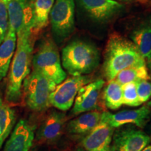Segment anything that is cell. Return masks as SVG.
I'll return each mask as SVG.
<instances>
[{
  "label": "cell",
  "instance_id": "cell-1",
  "mask_svg": "<svg viewBox=\"0 0 151 151\" xmlns=\"http://www.w3.org/2000/svg\"><path fill=\"white\" fill-rule=\"evenodd\" d=\"M143 65H146L145 58L132 41L117 34L110 36L106 46L103 64L104 74L107 80L115 79L123 69Z\"/></svg>",
  "mask_w": 151,
  "mask_h": 151
},
{
  "label": "cell",
  "instance_id": "cell-2",
  "mask_svg": "<svg viewBox=\"0 0 151 151\" xmlns=\"http://www.w3.org/2000/svg\"><path fill=\"white\" fill-rule=\"evenodd\" d=\"M32 33V32L27 30L17 34V48L11 64L5 94L6 100L9 103L20 102L22 83L30 73L33 51Z\"/></svg>",
  "mask_w": 151,
  "mask_h": 151
},
{
  "label": "cell",
  "instance_id": "cell-3",
  "mask_svg": "<svg viewBox=\"0 0 151 151\" xmlns=\"http://www.w3.org/2000/svg\"><path fill=\"white\" fill-rule=\"evenodd\" d=\"M99 61L98 49L86 41H72L62 49V67L71 76H83L91 73L98 67Z\"/></svg>",
  "mask_w": 151,
  "mask_h": 151
},
{
  "label": "cell",
  "instance_id": "cell-4",
  "mask_svg": "<svg viewBox=\"0 0 151 151\" xmlns=\"http://www.w3.org/2000/svg\"><path fill=\"white\" fill-rule=\"evenodd\" d=\"M57 85L42 73L33 70L23 81L25 104L31 110L43 111L50 106V96Z\"/></svg>",
  "mask_w": 151,
  "mask_h": 151
},
{
  "label": "cell",
  "instance_id": "cell-5",
  "mask_svg": "<svg viewBox=\"0 0 151 151\" xmlns=\"http://www.w3.org/2000/svg\"><path fill=\"white\" fill-rule=\"evenodd\" d=\"M33 70L39 71L52 80L56 85L67 78L62 67L58 48L51 39H43L32 56Z\"/></svg>",
  "mask_w": 151,
  "mask_h": 151
},
{
  "label": "cell",
  "instance_id": "cell-6",
  "mask_svg": "<svg viewBox=\"0 0 151 151\" xmlns=\"http://www.w3.org/2000/svg\"><path fill=\"white\" fill-rule=\"evenodd\" d=\"M49 16L52 34L56 40L62 41L65 39L74 29V0H56Z\"/></svg>",
  "mask_w": 151,
  "mask_h": 151
},
{
  "label": "cell",
  "instance_id": "cell-7",
  "mask_svg": "<svg viewBox=\"0 0 151 151\" xmlns=\"http://www.w3.org/2000/svg\"><path fill=\"white\" fill-rule=\"evenodd\" d=\"M90 82V78L87 76H71L66 78L55 88L50 96V105L62 111L71 108L79 90Z\"/></svg>",
  "mask_w": 151,
  "mask_h": 151
},
{
  "label": "cell",
  "instance_id": "cell-8",
  "mask_svg": "<svg viewBox=\"0 0 151 151\" xmlns=\"http://www.w3.org/2000/svg\"><path fill=\"white\" fill-rule=\"evenodd\" d=\"M108 111L101 113L97 125L82 139L81 147L88 151H109L115 128L109 121Z\"/></svg>",
  "mask_w": 151,
  "mask_h": 151
},
{
  "label": "cell",
  "instance_id": "cell-9",
  "mask_svg": "<svg viewBox=\"0 0 151 151\" xmlns=\"http://www.w3.org/2000/svg\"><path fill=\"white\" fill-rule=\"evenodd\" d=\"M113 132L111 151H141L150 142V137L133 127H118Z\"/></svg>",
  "mask_w": 151,
  "mask_h": 151
},
{
  "label": "cell",
  "instance_id": "cell-10",
  "mask_svg": "<svg viewBox=\"0 0 151 151\" xmlns=\"http://www.w3.org/2000/svg\"><path fill=\"white\" fill-rule=\"evenodd\" d=\"M9 26L17 34L23 31L32 32L35 13L34 0H11L7 6Z\"/></svg>",
  "mask_w": 151,
  "mask_h": 151
},
{
  "label": "cell",
  "instance_id": "cell-11",
  "mask_svg": "<svg viewBox=\"0 0 151 151\" xmlns=\"http://www.w3.org/2000/svg\"><path fill=\"white\" fill-rule=\"evenodd\" d=\"M79 7L94 22H107L123 10V5L113 0H76Z\"/></svg>",
  "mask_w": 151,
  "mask_h": 151
},
{
  "label": "cell",
  "instance_id": "cell-12",
  "mask_svg": "<svg viewBox=\"0 0 151 151\" xmlns=\"http://www.w3.org/2000/svg\"><path fill=\"white\" fill-rule=\"evenodd\" d=\"M67 116L62 111L52 110L43 119L37 129L36 139L41 143L52 144L62 137Z\"/></svg>",
  "mask_w": 151,
  "mask_h": 151
},
{
  "label": "cell",
  "instance_id": "cell-13",
  "mask_svg": "<svg viewBox=\"0 0 151 151\" xmlns=\"http://www.w3.org/2000/svg\"><path fill=\"white\" fill-rule=\"evenodd\" d=\"M104 84V81L98 79L83 86L75 98L71 113L76 115L97 109L100 92Z\"/></svg>",
  "mask_w": 151,
  "mask_h": 151
},
{
  "label": "cell",
  "instance_id": "cell-14",
  "mask_svg": "<svg viewBox=\"0 0 151 151\" xmlns=\"http://www.w3.org/2000/svg\"><path fill=\"white\" fill-rule=\"evenodd\" d=\"M35 127L27 120H19L2 151H29L35 139Z\"/></svg>",
  "mask_w": 151,
  "mask_h": 151
},
{
  "label": "cell",
  "instance_id": "cell-15",
  "mask_svg": "<svg viewBox=\"0 0 151 151\" xmlns=\"http://www.w3.org/2000/svg\"><path fill=\"white\" fill-rule=\"evenodd\" d=\"M150 108L148 105L134 110H124L111 114L109 113V121L114 128H118L128 124H134L139 128H143L150 120Z\"/></svg>",
  "mask_w": 151,
  "mask_h": 151
},
{
  "label": "cell",
  "instance_id": "cell-16",
  "mask_svg": "<svg viewBox=\"0 0 151 151\" xmlns=\"http://www.w3.org/2000/svg\"><path fill=\"white\" fill-rule=\"evenodd\" d=\"M16 31L9 26L6 35L0 44V81L8 73L10 64L16 48Z\"/></svg>",
  "mask_w": 151,
  "mask_h": 151
},
{
  "label": "cell",
  "instance_id": "cell-17",
  "mask_svg": "<svg viewBox=\"0 0 151 151\" xmlns=\"http://www.w3.org/2000/svg\"><path fill=\"white\" fill-rule=\"evenodd\" d=\"M101 116V113L98 111L86 112L68 123L67 132L74 135L88 134L99 123Z\"/></svg>",
  "mask_w": 151,
  "mask_h": 151
},
{
  "label": "cell",
  "instance_id": "cell-18",
  "mask_svg": "<svg viewBox=\"0 0 151 151\" xmlns=\"http://www.w3.org/2000/svg\"><path fill=\"white\" fill-rule=\"evenodd\" d=\"M130 37L141 55L146 58L151 50V16L141 22Z\"/></svg>",
  "mask_w": 151,
  "mask_h": 151
},
{
  "label": "cell",
  "instance_id": "cell-19",
  "mask_svg": "<svg viewBox=\"0 0 151 151\" xmlns=\"http://www.w3.org/2000/svg\"><path fill=\"white\" fill-rule=\"evenodd\" d=\"M16 111L0 96V149L16 125Z\"/></svg>",
  "mask_w": 151,
  "mask_h": 151
},
{
  "label": "cell",
  "instance_id": "cell-20",
  "mask_svg": "<svg viewBox=\"0 0 151 151\" xmlns=\"http://www.w3.org/2000/svg\"><path fill=\"white\" fill-rule=\"evenodd\" d=\"M103 98L105 106L111 110H117L123 104L122 85L116 79L109 81L104 90Z\"/></svg>",
  "mask_w": 151,
  "mask_h": 151
},
{
  "label": "cell",
  "instance_id": "cell-21",
  "mask_svg": "<svg viewBox=\"0 0 151 151\" xmlns=\"http://www.w3.org/2000/svg\"><path fill=\"white\" fill-rule=\"evenodd\" d=\"M55 0H35L32 32H38L48 24Z\"/></svg>",
  "mask_w": 151,
  "mask_h": 151
},
{
  "label": "cell",
  "instance_id": "cell-22",
  "mask_svg": "<svg viewBox=\"0 0 151 151\" xmlns=\"http://www.w3.org/2000/svg\"><path fill=\"white\" fill-rule=\"evenodd\" d=\"M115 79L121 85L127 83H137L142 80H150V77L148 74L146 65L134 66L120 71L116 76Z\"/></svg>",
  "mask_w": 151,
  "mask_h": 151
},
{
  "label": "cell",
  "instance_id": "cell-23",
  "mask_svg": "<svg viewBox=\"0 0 151 151\" xmlns=\"http://www.w3.org/2000/svg\"><path fill=\"white\" fill-rule=\"evenodd\" d=\"M122 98L123 104L128 106L136 107L143 104L138 95L135 82H129L122 85Z\"/></svg>",
  "mask_w": 151,
  "mask_h": 151
},
{
  "label": "cell",
  "instance_id": "cell-24",
  "mask_svg": "<svg viewBox=\"0 0 151 151\" xmlns=\"http://www.w3.org/2000/svg\"><path fill=\"white\" fill-rule=\"evenodd\" d=\"M11 0H0V44L2 43L9 29L7 6Z\"/></svg>",
  "mask_w": 151,
  "mask_h": 151
},
{
  "label": "cell",
  "instance_id": "cell-25",
  "mask_svg": "<svg viewBox=\"0 0 151 151\" xmlns=\"http://www.w3.org/2000/svg\"><path fill=\"white\" fill-rule=\"evenodd\" d=\"M137 84V93L142 103L148 101L151 97V83L148 80L139 81Z\"/></svg>",
  "mask_w": 151,
  "mask_h": 151
},
{
  "label": "cell",
  "instance_id": "cell-26",
  "mask_svg": "<svg viewBox=\"0 0 151 151\" xmlns=\"http://www.w3.org/2000/svg\"><path fill=\"white\" fill-rule=\"evenodd\" d=\"M146 58L147 59V65H148V69H150L151 72V50Z\"/></svg>",
  "mask_w": 151,
  "mask_h": 151
},
{
  "label": "cell",
  "instance_id": "cell-27",
  "mask_svg": "<svg viewBox=\"0 0 151 151\" xmlns=\"http://www.w3.org/2000/svg\"><path fill=\"white\" fill-rule=\"evenodd\" d=\"M141 151H151V146H147Z\"/></svg>",
  "mask_w": 151,
  "mask_h": 151
},
{
  "label": "cell",
  "instance_id": "cell-28",
  "mask_svg": "<svg viewBox=\"0 0 151 151\" xmlns=\"http://www.w3.org/2000/svg\"><path fill=\"white\" fill-rule=\"evenodd\" d=\"M75 151H88V150H85V149H83V148H81V147H80V148H77L76 150ZM109 151H111V150H109Z\"/></svg>",
  "mask_w": 151,
  "mask_h": 151
},
{
  "label": "cell",
  "instance_id": "cell-29",
  "mask_svg": "<svg viewBox=\"0 0 151 151\" xmlns=\"http://www.w3.org/2000/svg\"><path fill=\"white\" fill-rule=\"evenodd\" d=\"M29 151H37V149L36 148H33L30 149Z\"/></svg>",
  "mask_w": 151,
  "mask_h": 151
},
{
  "label": "cell",
  "instance_id": "cell-30",
  "mask_svg": "<svg viewBox=\"0 0 151 151\" xmlns=\"http://www.w3.org/2000/svg\"><path fill=\"white\" fill-rule=\"evenodd\" d=\"M147 105H148V106H149V107H150V108L151 109V101H149V102L148 103V104H147Z\"/></svg>",
  "mask_w": 151,
  "mask_h": 151
},
{
  "label": "cell",
  "instance_id": "cell-31",
  "mask_svg": "<svg viewBox=\"0 0 151 151\" xmlns=\"http://www.w3.org/2000/svg\"><path fill=\"white\" fill-rule=\"evenodd\" d=\"M122 1H129V0H122Z\"/></svg>",
  "mask_w": 151,
  "mask_h": 151
},
{
  "label": "cell",
  "instance_id": "cell-32",
  "mask_svg": "<svg viewBox=\"0 0 151 151\" xmlns=\"http://www.w3.org/2000/svg\"><path fill=\"white\" fill-rule=\"evenodd\" d=\"M150 141H151V138H150Z\"/></svg>",
  "mask_w": 151,
  "mask_h": 151
}]
</instances>
